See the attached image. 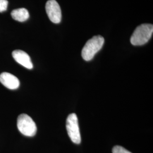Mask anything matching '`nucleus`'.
Here are the masks:
<instances>
[{
    "instance_id": "0eeeda50",
    "label": "nucleus",
    "mask_w": 153,
    "mask_h": 153,
    "mask_svg": "<svg viewBox=\"0 0 153 153\" xmlns=\"http://www.w3.org/2000/svg\"><path fill=\"white\" fill-rule=\"evenodd\" d=\"M12 56L18 64L28 69H33V64L31 58L25 52L22 50H15L12 52Z\"/></svg>"
},
{
    "instance_id": "6e6552de",
    "label": "nucleus",
    "mask_w": 153,
    "mask_h": 153,
    "mask_svg": "<svg viewBox=\"0 0 153 153\" xmlns=\"http://www.w3.org/2000/svg\"><path fill=\"white\" fill-rule=\"evenodd\" d=\"M11 16L13 19L21 22L26 21L30 16L28 11L25 8H19L13 10Z\"/></svg>"
},
{
    "instance_id": "9d476101",
    "label": "nucleus",
    "mask_w": 153,
    "mask_h": 153,
    "mask_svg": "<svg viewBox=\"0 0 153 153\" xmlns=\"http://www.w3.org/2000/svg\"><path fill=\"white\" fill-rule=\"evenodd\" d=\"M8 1L7 0H0V13L4 12L7 10Z\"/></svg>"
},
{
    "instance_id": "39448f33",
    "label": "nucleus",
    "mask_w": 153,
    "mask_h": 153,
    "mask_svg": "<svg viewBox=\"0 0 153 153\" xmlns=\"http://www.w3.org/2000/svg\"><path fill=\"white\" fill-rule=\"evenodd\" d=\"M45 10L50 21L59 23L61 21V10L59 4L56 0H49L45 5Z\"/></svg>"
},
{
    "instance_id": "423d86ee",
    "label": "nucleus",
    "mask_w": 153,
    "mask_h": 153,
    "mask_svg": "<svg viewBox=\"0 0 153 153\" xmlns=\"http://www.w3.org/2000/svg\"><path fill=\"white\" fill-rule=\"evenodd\" d=\"M0 82L5 87L10 90L17 89L20 85L18 78L7 72H3L0 74Z\"/></svg>"
},
{
    "instance_id": "f257e3e1",
    "label": "nucleus",
    "mask_w": 153,
    "mask_h": 153,
    "mask_svg": "<svg viewBox=\"0 0 153 153\" xmlns=\"http://www.w3.org/2000/svg\"><path fill=\"white\" fill-rule=\"evenodd\" d=\"M153 33L152 24H142L138 26L131 38V43L133 45H142L148 43Z\"/></svg>"
},
{
    "instance_id": "1a4fd4ad",
    "label": "nucleus",
    "mask_w": 153,
    "mask_h": 153,
    "mask_svg": "<svg viewBox=\"0 0 153 153\" xmlns=\"http://www.w3.org/2000/svg\"><path fill=\"white\" fill-rule=\"evenodd\" d=\"M113 153H131L129 151L127 150L125 148H123L120 146H115L112 149Z\"/></svg>"
},
{
    "instance_id": "f03ea898",
    "label": "nucleus",
    "mask_w": 153,
    "mask_h": 153,
    "mask_svg": "<svg viewBox=\"0 0 153 153\" xmlns=\"http://www.w3.org/2000/svg\"><path fill=\"white\" fill-rule=\"evenodd\" d=\"M104 43V38L100 35L95 36L89 39L82 49V58L85 61L91 60L102 48Z\"/></svg>"
},
{
    "instance_id": "7ed1b4c3",
    "label": "nucleus",
    "mask_w": 153,
    "mask_h": 153,
    "mask_svg": "<svg viewBox=\"0 0 153 153\" xmlns=\"http://www.w3.org/2000/svg\"><path fill=\"white\" fill-rule=\"evenodd\" d=\"M17 127L22 134L27 137L34 136L37 131L35 123L30 116L25 114H22L18 116Z\"/></svg>"
},
{
    "instance_id": "20e7f679",
    "label": "nucleus",
    "mask_w": 153,
    "mask_h": 153,
    "mask_svg": "<svg viewBox=\"0 0 153 153\" xmlns=\"http://www.w3.org/2000/svg\"><path fill=\"white\" fill-rule=\"evenodd\" d=\"M66 127L69 137L71 141L76 144L81 142V137L78 125V117L76 114H71L68 116L66 121Z\"/></svg>"
}]
</instances>
